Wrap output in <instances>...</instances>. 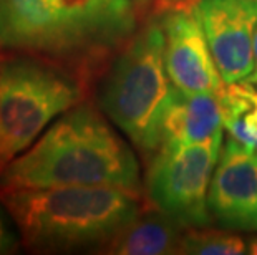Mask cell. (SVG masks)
I'll list each match as a JSON object with an SVG mask.
<instances>
[{"mask_svg": "<svg viewBox=\"0 0 257 255\" xmlns=\"http://www.w3.org/2000/svg\"><path fill=\"white\" fill-rule=\"evenodd\" d=\"M133 0H0V52L53 60L96 78L138 29Z\"/></svg>", "mask_w": 257, "mask_h": 255, "instance_id": "obj_1", "label": "cell"}, {"mask_svg": "<svg viewBox=\"0 0 257 255\" xmlns=\"http://www.w3.org/2000/svg\"><path fill=\"white\" fill-rule=\"evenodd\" d=\"M50 186H114L141 192L135 151L88 98L57 118L0 169V191Z\"/></svg>", "mask_w": 257, "mask_h": 255, "instance_id": "obj_2", "label": "cell"}, {"mask_svg": "<svg viewBox=\"0 0 257 255\" xmlns=\"http://www.w3.org/2000/svg\"><path fill=\"white\" fill-rule=\"evenodd\" d=\"M0 200L35 253L101 252L143 210L141 192L114 186L5 189Z\"/></svg>", "mask_w": 257, "mask_h": 255, "instance_id": "obj_3", "label": "cell"}, {"mask_svg": "<svg viewBox=\"0 0 257 255\" xmlns=\"http://www.w3.org/2000/svg\"><path fill=\"white\" fill-rule=\"evenodd\" d=\"M95 103L145 154L161 146L163 119L174 88L165 65L161 17L148 19L93 85Z\"/></svg>", "mask_w": 257, "mask_h": 255, "instance_id": "obj_4", "label": "cell"}, {"mask_svg": "<svg viewBox=\"0 0 257 255\" xmlns=\"http://www.w3.org/2000/svg\"><path fill=\"white\" fill-rule=\"evenodd\" d=\"M91 93V86L53 60L0 52V164L29 149L42 133ZM0 167V169H2Z\"/></svg>", "mask_w": 257, "mask_h": 255, "instance_id": "obj_5", "label": "cell"}, {"mask_svg": "<svg viewBox=\"0 0 257 255\" xmlns=\"http://www.w3.org/2000/svg\"><path fill=\"white\" fill-rule=\"evenodd\" d=\"M222 149V129L204 141L161 144L146 171V196L153 207L183 227H207L211 179Z\"/></svg>", "mask_w": 257, "mask_h": 255, "instance_id": "obj_6", "label": "cell"}, {"mask_svg": "<svg viewBox=\"0 0 257 255\" xmlns=\"http://www.w3.org/2000/svg\"><path fill=\"white\" fill-rule=\"evenodd\" d=\"M194 9L224 83L247 80L254 72L257 0H198Z\"/></svg>", "mask_w": 257, "mask_h": 255, "instance_id": "obj_7", "label": "cell"}, {"mask_svg": "<svg viewBox=\"0 0 257 255\" xmlns=\"http://www.w3.org/2000/svg\"><path fill=\"white\" fill-rule=\"evenodd\" d=\"M165 32V65L173 88L184 95H221L226 83L211 53L196 9L161 15Z\"/></svg>", "mask_w": 257, "mask_h": 255, "instance_id": "obj_8", "label": "cell"}, {"mask_svg": "<svg viewBox=\"0 0 257 255\" xmlns=\"http://www.w3.org/2000/svg\"><path fill=\"white\" fill-rule=\"evenodd\" d=\"M207 205L222 229L257 232V149L229 136L211 179Z\"/></svg>", "mask_w": 257, "mask_h": 255, "instance_id": "obj_9", "label": "cell"}, {"mask_svg": "<svg viewBox=\"0 0 257 255\" xmlns=\"http://www.w3.org/2000/svg\"><path fill=\"white\" fill-rule=\"evenodd\" d=\"M222 126L219 95H184L174 90L163 119L161 144H188L204 141Z\"/></svg>", "mask_w": 257, "mask_h": 255, "instance_id": "obj_10", "label": "cell"}, {"mask_svg": "<svg viewBox=\"0 0 257 255\" xmlns=\"http://www.w3.org/2000/svg\"><path fill=\"white\" fill-rule=\"evenodd\" d=\"M186 227L169 219L160 210L146 212L143 209L123 227L101 253L113 255H163L179 253V245Z\"/></svg>", "mask_w": 257, "mask_h": 255, "instance_id": "obj_11", "label": "cell"}, {"mask_svg": "<svg viewBox=\"0 0 257 255\" xmlns=\"http://www.w3.org/2000/svg\"><path fill=\"white\" fill-rule=\"evenodd\" d=\"M222 126L237 143L257 149V90L247 83L226 85L219 95Z\"/></svg>", "mask_w": 257, "mask_h": 255, "instance_id": "obj_12", "label": "cell"}, {"mask_svg": "<svg viewBox=\"0 0 257 255\" xmlns=\"http://www.w3.org/2000/svg\"><path fill=\"white\" fill-rule=\"evenodd\" d=\"M245 242L231 232L188 227L184 230L179 253L191 255H239L245 252Z\"/></svg>", "mask_w": 257, "mask_h": 255, "instance_id": "obj_13", "label": "cell"}, {"mask_svg": "<svg viewBox=\"0 0 257 255\" xmlns=\"http://www.w3.org/2000/svg\"><path fill=\"white\" fill-rule=\"evenodd\" d=\"M22 247L19 229L15 225L12 215L5 209L0 200V255H10L19 252Z\"/></svg>", "mask_w": 257, "mask_h": 255, "instance_id": "obj_14", "label": "cell"}, {"mask_svg": "<svg viewBox=\"0 0 257 255\" xmlns=\"http://www.w3.org/2000/svg\"><path fill=\"white\" fill-rule=\"evenodd\" d=\"M198 4V0H156L155 4V14L163 15L171 10H181V9H191Z\"/></svg>", "mask_w": 257, "mask_h": 255, "instance_id": "obj_15", "label": "cell"}, {"mask_svg": "<svg viewBox=\"0 0 257 255\" xmlns=\"http://www.w3.org/2000/svg\"><path fill=\"white\" fill-rule=\"evenodd\" d=\"M247 80L250 83L257 85V32H255V39H254V72Z\"/></svg>", "mask_w": 257, "mask_h": 255, "instance_id": "obj_16", "label": "cell"}, {"mask_svg": "<svg viewBox=\"0 0 257 255\" xmlns=\"http://www.w3.org/2000/svg\"><path fill=\"white\" fill-rule=\"evenodd\" d=\"M249 252L257 255V238H252V240H250V243H249Z\"/></svg>", "mask_w": 257, "mask_h": 255, "instance_id": "obj_17", "label": "cell"}, {"mask_svg": "<svg viewBox=\"0 0 257 255\" xmlns=\"http://www.w3.org/2000/svg\"><path fill=\"white\" fill-rule=\"evenodd\" d=\"M133 2H135L136 7H146V5L151 2V0H133Z\"/></svg>", "mask_w": 257, "mask_h": 255, "instance_id": "obj_18", "label": "cell"}, {"mask_svg": "<svg viewBox=\"0 0 257 255\" xmlns=\"http://www.w3.org/2000/svg\"><path fill=\"white\" fill-rule=\"evenodd\" d=\"M0 167H2V164H0Z\"/></svg>", "mask_w": 257, "mask_h": 255, "instance_id": "obj_19", "label": "cell"}]
</instances>
